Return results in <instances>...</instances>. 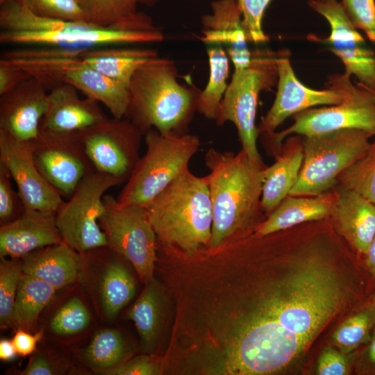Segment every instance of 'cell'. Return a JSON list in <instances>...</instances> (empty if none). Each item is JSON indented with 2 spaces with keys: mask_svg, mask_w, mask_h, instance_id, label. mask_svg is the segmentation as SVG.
<instances>
[{
  "mask_svg": "<svg viewBox=\"0 0 375 375\" xmlns=\"http://www.w3.org/2000/svg\"><path fill=\"white\" fill-rule=\"evenodd\" d=\"M331 226L288 237L274 274L251 297L228 351L232 374L287 369L340 312L368 296V278Z\"/></svg>",
  "mask_w": 375,
  "mask_h": 375,
  "instance_id": "6da1fadb",
  "label": "cell"
},
{
  "mask_svg": "<svg viewBox=\"0 0 375 375\" xmlns=\"http://www.w3.org/2000/svg\"><path fill=\"white\" fill-rule=\"evenodd\" d=\"M212 211L209 248L252 235L266 218L260 201L265 164L252 161L240 150L219 151L209 149L204 157Z\"/></svg>",
  "mask_w": 375,
  "mask_h": 375,
  "instance_id": "7a4b0ae2",
  "label": "cell"
},
{
  "mask_svg": "<svg viewBox=\"0 0 375 375\" xmlns=\"http://www.w3.org/2000/svg\"><path fill=\"white\" fill-rule=\"evenodd\" d=\"M146 208L158 244L189 256L209 248L212 211L208 176L187 169Z\"/></svg>",
  "mask_w": 375,
  "mask_h": 375,
  "instance_id": "3957f363",
  "label": "cell"
},
{
  "mask_svg": "<svg viewBox=\"0 0 375 375\" xmlns=\"http://www.w3.org/2000/svg\"><path fill=\"white\" fill-rule=\"evenodd\" d=\"M0 42L3 44L51 47L83 50L116 44L159 42L158 27L149 31L117 30L86 22L42 17L13 0L1 5Z\"/></svg>",
  "mask_w": 375,
  "mask_h": 375,
  "instance_id": "277c9868",
  "label": "cell"
},
{
  "mask_svg": "<svg viewBox=\"0 0 375 375\" xmlns=\"http://www.w3.org/2000/svg\"><path fill=\"white\" fill-rule=\"evenodd\" d=\"M130 101L124 117L144 135L150 129L162 133H187L197 111L201 90L177 81L174 62L155 58L140 67L129 85Z\"/></svg>",
  "mask_w": 375,
  "mask_h": 375,
  "instance_id": "5b68a950",
  "label": "cell"
},
{
  "mask_svg": "<svg viewBox=\"0 0 375 375\" xmlns=\"http://www.w3.org/2000/svg\"><path fill=\"white\" fill-rule=\"evenodd\" d=\"M80 51L33 48L20 59L19 67L47 88L69 84L103 104L113 117H124L130 101L128 88L84 64L78 57Z\"/></svg>",
  "mask_w": 375,
  "mask_h": 375,
  "instance_id": "8992f818",
  "label": "cell"
},
{
  "mask_svg": "<svg viewBox=\"0 0 375 375\" xmlns=\"http://www.w3.org/2000/svg\"><path fill=\"white\" fill-rule=\"evenodd\" d=\"M146 151L117 197L125 205L147 207L185 170L201 146L199 138L188 133H162L150 129L144 134Z\"/></svg>",
  "mask_w": 375,
  "mask_h": 375,
  "instance_id": "52a82bcc",
  "label": "cell"
},
{
  "mask_svg": "<svg viewBox=\"0 0 375 375\" xmlns=\"http://www.w3.org/2000/svg\"><path fill=\"white\" fill-rule=\"evenodd\" d=\"M281 51L256 49L251 51L248 67L235 69L222 100L218 126L232 122L238 131L243 150L254 162L264 164L258 151V128L256 116L260 93L270 90L278 81V59Z\"/></svg>",
  "mask_w": 375,
  "mask_h": 375,
  "instance_id": "ba28073f",
  "label": "cell"
},
{
  "mask_svg": "<svg viewBox=\"0 0 375 375\" xmlns=\"http://www.w3.org/2000/svg\"><path fill=\"white\" fill-rule=\"evenodd\" d=\"M372 137L358 129L303 137V162L289 195L316 196L333 190L339 175L367 152Z\"/></svg>",
  "mask_w": 375,
  "mask_h": 375,
  "instance_id": "9c48e42d",
  "label": "cell"
},
{
  "mask_svg": "<svg viewBox=\"0 0 375 375\" xmlns=\"http://www.w3.org/2000/svg\"><path fill=\"white\" fill-rule=\"evenodd\" d=\"M103 203L99 222L107 247L128 260L144 283L153 281L158 244L147 208L122 204L109 194L103 196Z\"/></svg>",
  "mask_w": 375,
  "mask_h": 375,
  "instance_id": "30bf717a",
  "label": "cell"
},
{
  "mask_svg": "<svg viewBox=\"0 0 375 375\" xmlns=\"http://www.w3.org/2000/svg\"><path fill=\"white\" fill-rule=\"evenodd\" d=\"M119 185L115 178L97 172L81 182L56 213L64 243L82 254L107 247L99 222L104 211L103 196L108 190Z\"/></svg>",
  "mask_w": 375,
  "mask_h": 375,
  "instance_id": "8fae6325",
  "label": "cell"
},
{
  "mask_svg": "<svg viewBox=\"0 0 375 375\" xmlns=\"http://www.w3.org/2000/svg\"><path fill=\"white\" fill-rule=\"evenodd\" d=\"M351 81L345 99L339 104L309 108L292 116L288 128L264 135L278 155L284 139L290 135L308 137L344 129L365 131L375 136V101L372 92Z\"/></svg>",
  "mask_w": 375,
  "mask_h": 375,
  "instance_id": "7c38bea8",
  "label": "cell"
},
{
  "mask_svg": "<svg viewBox=\"0 0 375 375\" xmlns=\"http://www.w3.org/2000/svg\"><path fill=\"white\" fill-rule=\"evenodd\" d=\"M142 132L128 119L108 118L77 133L94 172L125 183L140 156Z\"/></svg>",
  "mask_w": 375,
  "mask_h": 375,
  "instance_id": "4fadbf2b",
  "label": "cell"
},
{
  "mask_svg": "<svg viewBox=\"0 0 375 375\" xmlns=\"http://www.w3.org/2000/svg\"><path fill=\"white\" fill-rule=\"evenodd\" d=\"M281 51L278 59V88L274 103L259 126V134L270 135L289 117L317 106H333L342 102L351 82L350 76L328 77L327 88L317 90L308 88L297 78L288 57Z\"/></svg>",
  "mask_w": 375,
  "mask_h": 375,
  "instance_id": "5bb4252c",
  "label": "cell"
},
{
  "mask_svg": "<svg viewBox=\"0 0 375 375\" xmlns=\"http://www.w3.org/2000/svg\"><path fill=\"white\" fill-rule=\"evenodd\" d=\"M310 8L328 22L331 33L327 38L309 35L308 39L327 45L342 62L345 72L353 75L359 85L375 91V52L347 16L337 0H309Z\"/></svg>",
  "mask_w": 375,
  "mask_h": 375,
  "instance_id": "9a60e30c",
  "label": "cell"
},
{
  "mask_svg": "<svg viewBox=\"0 0 375 375\" xmlns=\"http://www.w3.org/2000/svg\"><path fill=\"white\" fill-rule=\"evenodd\" d=\"M33 145V159L38 170L66 199L88 175L94 172L77 133L56 134L40 131Z\"/></svg>",
  "mask_w": 375,
  "mask_h": 375,
  "instance_id": "2e32d148",
  "label": "cell"
},
{
  "mask_svg": "<svg viewBox=\"0 0 375 375\" xmlns=\"http://www.w3.org/2000/svg\"><path fill=\"white\" fill-rule=\"evenodd\" d=\"M33 148V142L0 131V164L9 171L25 208L56 213L65 201L38 170Z\"/></svg>",
  "mask_w": 375,
  "mask_h": 375,
  "instance_id": "e0dca14e",
  "label": "cell"
},
{
  "mask_svg": "<svg viewBox=\"0 0 375 375\" xmlns=\"http://www.w3.org/2000/svg\"><path fill=\"white\" fill-rule=\"evenodd\" d=\"M47 88L31 76L0 97V131L16 140L33 142L40 133L47 103Z\"/></svg>",
  "mask_w": 375,
  "mask_h": 375,
  "instance_id": "ac0fdd59",
  "label": "cell"
},
{
  "mask_svg": "<svg viewBox=\"0 0 375 375\" xmlns=\"http://www.w3.org/2000/svg\"><path fill=\"white\" fill-rule=\"evenodd\" d=\"M74 87L62 83L48 91L47 108L40 131L70 134L84 131L108 117L99 103L90 97H79Z\"/></svg>",
  "mask_w": 375,
  "mask_h": 375,
  "instance_id": "d6986e66",
  "label": "cell"
},
{
  "mask_svg": "<svg viewBox=\"0 0 375 375\" xmlns=\"http://www.w3.org/2000/svg\"><path fill=\"white\" fill-rule=\"evenodd\" d=\"M333 190L335 202L328 218L331 226L363 258L375 235V204L341 185Z\"/></svg>",
  "mask_w": 375,
  "mask_h": 375,
  "instance_id": "ffe728a7",
  "label": "cell"
},
{
  "mask_svg": "<svg viewBox=\"0 0 375 375\" xmlns=\"http://www.w3.org/2000/svg\"><path fill=\"white\" fill-rule=\"evenodd\" d=\"M62 242L53 212L25 208L19 217L0 227L1 258H22Z\"/></svg>",
  "mask_w": 375,
  "mask_h": 375,
  "instance_id": "44dd1931",
  "label": "cell"
},
{
  "mask_svg": "<svg viewBox=\"0 0 375 375\" xmlns=\"http://www.w3.org/2000/svg\"><path fill=\"white\" fill-rule=\"evenodd\" d=\"M212 12L201 17L203 29L199 39L208 44H226L228 55L235 69L249 66L251 51L237 0H216L211 3Z\"/></svg>",
  "mask_w": 375,
  "mask_h": 375,
  "instance_id": "7402d4cb",
  "label": "cell"
},
{
  "mask_svg": "<svg viewBox=\"0 0 375 375\" xmlns=\"http://www.w3.org/2000/svg\"><path fill=\"white\" fill-rule=\"evenodd\" d=\"M83 255L62 242L39 249L20 258L24 274L58 290L82 279Z\"/></svg>",
  "mask_w": 375,
  "mask_h": 375,
  "instance_id": "603a6c76",
  "label": "cell"
},
{
  "mask_svg": "<svg viewBox=\"0 0 375 375\" xmlns=\"http://www.w3.org/2000/svg\"><path fill=\"white\" fill-rule=\"evenodd\" d=\"M335 202L333 189L316 196H292L283 199L252 235L263 237L306 222L328 219Z\"/></svg>",
  "mask_w": 375,
  "mask_h": 375,
  "instance_id": "cb8c5ba5",
  "label": "cell"
},
{
  "mask_svg": "<svg viewBox=\"0 0 375 375\" xmlns=\"http://www.w3.org/2000/svg\"><path fill=\"white\" fill-rule=\"evenodd\" d=\"M303 158L301 138L295 135L282 145L275 162L265 167L260 206L266 217L290 194L298 181Z\"/></svg>",
  "mask_w": 375,
  "mask_h": 375,
  "instance_id": "d4e9b609",
  "label": "cell"
},
{
  "mask_svg": "<svg viewBox=\"0 0 375 375\" xmlns=\"http://www.w3.org/2000/svg\"><path fill=\"white\" fill-rule=\"evenodd\" d=\"M78 57L84 64L129 88L137 69L157 58L158 53L152 49L107 46L81 50Z\"/></svg>",
  "mask_w": 375,
  "mask_h": 375,
  "instance_id": "484cf974",
  "label": "cell"
},
{
  "mask_svg": "<svg viewBox=\"0 0 375 375\" xmlns=\"http://www.w3.org/2000/svg\"><path fill=\"white\" fill-rule=\"evenodd\" d=\"M87 22L117 30L149 31L158 26L147 14L137 10L138 0H77Z\"/></svg>",
  "mask_w": 375,
  "mask_h": 375,
  "instance_id": "4316f807",
  "label": "cell"
},
{
  "mask_svg": "<svg viewBox=\"0 0 375 375\" xmlns=\"http://www.w3.org/2000/svg\"><path fill=\"white\" fill-rule=\"evenodd\" d=\"M101 275L99 294L103 312L114 319L133 299L136 287L133 277L117 257L108 260Z\"/></svg>",
  "mask_w": 375,
  "mask_h": 375,
  "instance_id": "83f0119b",
  "label": "cell"
},
{
  "mask_svg": "<svg viewBox=\"0 0 375 375\" xmlns=\"http://www.w3.org/2000/svg\"><path fill=\"white\" fill-rule=\"evenodd\" d=\"M162 295L158 283L153 280L146 286L130 308L128 317L132 320L147 353L155 351L162 319Z\"/></svg>",
  "mask_w": 375,
  "mask_h": 375,
  "instance_id": "f1b7e54d",
  "label": "cell"
},
{
  "mask_svg": "<svg viewBox=\"0 0 375 375\" xmlns=\"http://www.w3.org/2000/svg\"><path fill=\"white\" fill-rule=\"evenodd\" d=\"M56 290L48 283L23 274L13 308L12 326L24 330L33 327Z\"/></svg>",
  "mask_w": 375,
  "mask_h": 375,
  "instance_id": "f546056e",
  "label": "cell"
},
{
  "mask_svg": "<svg viewBox=\"0 0 375 375\" xmlns=\"http://www.w3.org/2000/svg\"><path fill=\"white\" fill-rule=\"evenodd\" d=\"M83 355L85 363L94 372L108 375L127 360L128 349L119 331L104 328L94 335Z\"/></svg>",
  "mask_w": 375,
  "mask_h": 375,
  "instance_id": "4dcf8cb0",
  "label": "cell"
},
{
  "mask_svg": "<svg viewBox=\"0 0 375 375\" xmlns=\"http://www.w3.org/2000/svg\"><path fill=\"white\" fill-rule=\"evenodd\" d=\"M210 75L203 90L197 100V111L206 118L216 120L222 100L228 84V58L220 44L207 49Z\"/></svg>",
  "mask_w": 375,
  "mask_h": 375,
  "instance_id": "1f68e13d",
  "label": "cell"
},
{
  "mask_svg": "<svg viewBox=\"0 0 375 375\" xmlns=\"http://www.w3.org/2000/svg\"><path fill=\"white\" fill-rule=\"evenodd\" d=\"M374 326L375 305L371 296L336 328L333 342L344 353H351L368 342Z\"/></svg>",
  "mask_w": 375,
  "mask_h": 375,
  "instance_id": "d6a6232c",
  "label": "cell"
},
{
  "mask_svg": "<svg viewBox=\"0 0 375 375\" xmlns=\"http://www.w3.org/2000/svg\"><path fill=\"white\" fill-rule=\"evenodd\" d=\"M367 152L339 175L338 184L375 204V136Z\"/></svg>",
  "mask_w": 375,
  "mask_h": 375,
  "instance_id": "836d02e7",
  "label": "cell"
},
{
  "mask_svg": "<svg viewBox=\"0 0 375 375\" xmlns=\"http://www.w3.org/2000/svg\"><path fill=\"white\" fill-rule=\"evenodd\" d=\"M20 258H1L0 262V326H12V314L18 286L23 275Z\"/></svg>",
  "mask_w": 375,
  "mask_h": 375,
  "instance_id": "e575fe53",
  "label": "cell"
},
{
  "mask_svg": "<svg viewBox=\"0 0 375 375\" xmlns=\"http://www.w3.org/2000/svg\"><path fill=\"white\" fill-rule=\"evenodd\" d=\"M91 315L83 301L77 297L68 299L53 315L50 330L58 336L80 333L90 326Z\"/></svg>",
  "mask_w": 375,
  "mask_h": 375,
  "instance_id": "d590c367",
  "label": "cell"
},
{
  "mask_svg": "<svg viewBox=\"0 0 375 375\" xmlns=\"http://www.w3.org/2000/svg\"><path fill=\"white\" fill-rule=\"evenodd\" d=\"M35 15L62 20L87 22L77 0H15Z\"/></svg>",
  "mask_w": 375,
  "mask_h": 375,
  "instance_id": "8d00e7d4",
  "label": "cell"
},
{
  "mask_svg": "<svg viewBox=\"0 0 375 375\" xmlns=\"http://www.w3.org/2000/svg\"><path fill=\"white\" fill-rule=\"evenodd\" d=\"M242 12V24L248 42L262 43L269 40L262 22L266 8L272 0H237Z\"/></svg>",
  "mask_w": 375,
  "mask_h": 375,
  "instance_id": "74e56055",
  "label": "cell"
},
{
  "mask_svg": "<svg viewBox=\"0 0 375 375\" xmlns=\"http://www.w3.org/2000/svg\"><path fill=\"white\" fill-rule=\"evenodd\" d=\"M340 3L355 28L375 42V0H342Z\"/></svg>",
  "mask_w": 375,
  "mask_h": 375,
  "instance_id": "f35d334b",
  "label": "cell"
},
{
  "mask_svg": "<svg viewBox=\"0 0 375 375\" xmlns=\"http://www.w3.org/2000/svg\"><path fill=\"white\" fill-rule=\"evenodd\" d=\"M11 175L7 168L0 164V221L1 224L10 222L24 211L25 207L11 183Z\"/></svg>",
  "mask_w": 375,
  "mask_h": 375,
  "instance_id": "ab89813d",
  "label": "cell"
},
{
  "mask_svg": "<svg viewBox=\"0 0 375 375\" xmlns=\"http://www.w3.org/2000/svg\"><path fill=\"white\" fill-rule=\"evenodd\" d=\"M340 350L325 348L317 362L316 373L319 375H346L351 371L350 360Z\"/></svg>",
  "mask_w": 375,
  "mask_h": 375,
  "instance_id": "60d3db41",
  "label": "cell"
},
{
  "mask_svg": "<svg viewBox=\"0 0 375 375\" xmlns=\"http://www.w3.org/2000/svg\"><path fill=\"white\" fill-rule=\"evenodd\" d=\"M69 364L51 356L38 353L32 356L26 367L21 372L23 375L63 374L69 370Z\"/></svg>",
  "mask_w": 375,
  "mask_h": 375,
  "instance_id": "b9f144b4",
  "label": "cell"
},
{
  "mask_svg": "<svg viewBox=\"0 0 375 375\" xmlns=\"http://www.w3.org/2000/svg\"><path fill=\"white\" fill-rule=\"evenodd\" d=\"M160 372L159 364L153 357L138 356L125 361L108 375H156Z\"/></svg>",
  "mask_w": 375,
  "mask_h": 375,
  "instance_id": "7bdbcfd3",
  "label": "cell"
},
{
  "mask_svg": "<svg viewBox=\"0 0 375 375\" xmlns=\"http://www.w3.org/2000/svg\"><path fill=\"white\" fill-rule=\"evenodd\" d=\"M42 335V330L32 335L23 328H18L12 339L17 355L23 357L31 355L35 351L38 342Z\"/></svg>",
  "mask_w": 375,
  "mask_h": 375,
  "instance_id": "ee69618b",
  "label": "cell"
},
{
  "mask_svg": "<svg viewBox=\"0 0 375 375\" xmlns=\"http://www.w3.org/2000/svg\"><path fill=\"white\" fill-rule=\"evenodd\" d=\"M356 372L360 374H375V326L369 340L357 356Z\"/></svg>",
  "mask_w": 375,
  "mask_h": 375,
  "instance_id": "f6af8a7d",
  "label": "cell"
},
{
  "mask_svg": "<svg viewBox=\"0 0 375 375\" xmlns=\"http://www.w3.org/2000/svg\"><path fill=\"white\" fill-rule=\"evenodd\" d=\"M30 76L27 72L20 69L0 64V96L9 92Z\"/></svg>",
  "mask_w": 375,
  "mask_h": 375,
  "instance_id": "bcb514c9",
  "label": "cell"
},
{
  "mask_svg": "<svg viewBox=\"0 0 375 375\" xmlns=\"http://www.w3.org/2000/svg\"><path fill=\"white\" fill-rule=\"evenodd\" d=\"M367 273L375 280V235L363 257Z\"/></svg>",
  "mask_w": 375,
  "mask_h": 375,
  "instance_id": "7dc6e473",
  "label": "cell"
},
{
  "mask_svg": "<svg viewBox=\"0 0 375 375\" xmlns=\"http://www.w3.org/2000/svg\"><path fill=\"white\" fill-rule=\"evenodd\" d=\"M17 355L12 340L1 339L0 341V359L3 361H10Z\"/></svg>",
  "mask_w": 375,
  "mask_h": 375,
  "instance_id": "c3c4849f",
  "label": "cell"
},
{
  "mask_svg": "<svg viewBox=\"0 0 375 375\" xmlns=\"http://www.w3.org/2000/svg\"><path fill=\"white\" fill-rule=\"evenodd\" d=\"M158 0H138V3H144V4H153Z\"/></svg>",
  "mask_w": 375,
  "mask_h": 375,
  "instance_id": "681fc988",
  "label": "cell"
},
{
  "mask_svg": "<svg viewBox=\"0 0 375 375\" xmlns=\"http://www.w3.org/2000/svg\"><path fill=\"white\" fill-rule=\"evenodd\" d=\"M12 1L13 0H0V4L3 5Z\"/></svg>",
  "mask_w": 375,
  "mask_h": 375,
  "instance_id": "f907efd6",
  "label": "cell"
},
{
  "mask_svg": "<svg viewBox=\"0 0 375 375\" xmlns=\"http://www.w3.org/2000/svg\"><path fill=\"white\" fill-rule=\"evenodd\" d=\"M372 301L375 305V292L372 295Z\"/></svg>",
  "mask_w": 375,
  "mask_h": 375,
  "instance_id": "816d5d0a",
  "label": "cell"
},
{
  "mask_svg": "<svg viewBox=\"0 0 375 375\" xmlns=\"http://www.w3.org/2000/svg\"><path fill=\"white\" fill-rule=\"evenodd\" d=\"M361 86H362V85H361ZM368 90H369V89H368ZM369 90L372 92V94H373V97H374V101H375V91H373V90Z\"/></svg>",
  "mask_w": 375,
  "mask_h": 375,
  "instance_id": "f5cc1de1",
  "label": "cell"
}]
</instances>
